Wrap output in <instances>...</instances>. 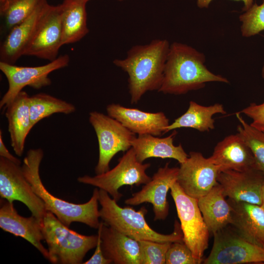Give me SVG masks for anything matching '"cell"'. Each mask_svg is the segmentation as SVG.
<instances>
[{
  "mask_svg": "<svg viewBox=\"0 0 264 264\" xmlns=\"http://www.w3.org/2000/svg\"><path fill=\"white\" fill-rule=\"evenodd\" d=\"M204 54L184 44L170 45L161 85L158 92L181 95L203 88L207 83H229L227 79L210 71Z\"/></svg>",
  "mask_w": 264,
  "mask_h": 264,
  "instance_id": "obj_1",
  "label": "cell"
},
{
  "mask_svg": "<svg viewBox=\"0 0 264 264\" xmlns=\"http://www.w3.org/2000/svg\"><path fill=\"white\" fill-rule=\"evenodd\" d=\"M170 44L165 39H155L146 44L131 48L123 59L113 63L129 76L131 102L137 103L147 91L160 88Z\"/></svg>",
  "mask_w": 264,
  "mask_h": 264,
  "instance_id": "obj_2",
  "label": "cell"
},
{
  "mask_svg": "<svg viewBox=\"0 0 264 264\" xmlns=\"http://www.w3.org/2000/svg\"><path fill=\"white\" fill-rule=\"evenodd\" d=\"M43 156L42 149H30L23 158L22 169L33 190L43 201L46 210L67 227L73 222H78L98 228L100 223L98 189L95 188L90 199L81 204L69 202L54 196L46 189L40 177L39 169Z\"/></svg>",
  "mask_w": 264,
  "mask_h": 264,
  "instance_id": "obj_3",
  "label": "cell"
},
{
  "mask_svg": "<svg viewBox=\"0 0 264 264\" xmlns=\"http://www.w3.org/2000/svg\"><path fill=\"white\" fill-rule=\"evenodd\" d=\"M100 218L107 225L138 241L147 240L160 242L182 241L180 225L175 221L173 232L163 234L148 225L145 216L147 210L142 207L136 211L131 207H122L106 191L99 189Z\"/></svg>",
  "mask_w": 264,
  "mask_h": 264,
  "instance_id": "obj_4",
  "label": "cell"
},
{
  "mask_svg": "<svg viewBox=\"0 0 264 264\" xmlns=\"http://www.w3.org/2000/svg\"><path fill=\"white\" fill-rule=\"evenodd\" d=\"M42 229L52 264H83L86 254L97 244L98 235H84L71 230L50 211L46 212Z\"/></svg>",
  "mask_w": 264,
  "mask_h": 264,
  "instance_id": "obj_5",
  "label": "cell"
},
{
  "mask_svg": "<svg viewBox=\"0 0 264 264\" xmlns=\"http://www.w3.org/2000/svg\"><path fill=\"white\" fill-rule=\"evenodd\" d=\"M170 189L180 222L182 241L192 251L198 264H201L208 246L210 232L199 208L198 200L187 195L177 182Z\"/></svg>",
  "mask_w": 264,
  "mask_h": 264,
  "instance_id": "obj_6",
  "label": "cell"
},
{
  "mask_svg": "<svg viewBox=\"0 0 264 264\" xmlns=\"http://www.w3.org/2000/svg\"><path fill=\"white\" fill-rule=\"evenodd\" d=\"M150 163L140 162L132 147L126 151L112 169L95 176L85 175L77 178L78 182L99 188L118 201L123 195L118 190L123 185L139 186L149 182L151 177L146 173Z\"/></svg>",
  "mask_w": 264,
  "mask_h": 264,
  "instance_id": "obj_7",
  "label": "cell"
},
{
  "mask_svg": "<svg viewBox=\"0 0 264 264\" xmlns=\"http://www.w3.org/2000/svg\"><path fill=\"white\" fill-rule=\"evenodd\" d=\"M89 122L98 142L99 158L95 173L99 175L110 170V161L116 154L126 152L132 147L135 136L118 121L100 112H90Z\"/></svg>",
  "mask_w": 264,
  "mask_h": 264,
  "instance_id": "obj_8",
  "label": "cell"
},
{
  "mask_svg": "<svg viewBox=\"0 0 264 264\" xmlns=\"http://www.w3.org/2000/svg\"><path fill=\"white\" fill-rule=\"evenodd\" d=\"M69 61V56L65 54L47 64L38 66H21L0 62V70L8 83V89L0 101V109L5 108L26 86L39 89L50 85L51 81L49 74L68 66Z\"/></svg>",
  "mask_w": 264,
  "mask_h": 264,
  "instance_id": "obj_9",
  "label": "cell"
},
{
  "mask_svg": "<svg viewBox=\"0 0 264 264\" xmlns=\"http://www.w3.org/2000/svg\"><path fill=\"white\" fill-rule=\"evenodd\" d=\"M213 235L212 250L203 264L264 263V248L241 237L230 225Z\"/></svg>",
  "mask_w": 264,
  "mask_h": 264,
  "instance_id": "obj_10",
  "label": "cell"
},
{
  "mask_svg": "<svg viewBox=\"0 0 264 264\" xmlns=\"http://www.w3.org/2000/svg\"><path fill=\"white\" fill-rule=\"evenodd\" d=\"M0 196L22 202L42 223L47 211L43 201L25 178L21 165L0 156Z\"/></svg>",
  "mask_w": 264,
  "mask_h": 264,
  "instance_id": "obj_11",
  "label": "cell"
},
{
  "mask_svg": "<svg viewBox=\"0 0 264 264\" xmlns=\"http://www.w3.org/2000/svg\"><path fill=\"white\" fill-rule=\"evenodd\" d=\"M62 44L60 4L49 5L41 17L23 55L55 60Z\"/></svg>",
  "mask_w": 264,
  "mask_h": 264,
  "instance_id": "obj_12",
  "label": "cell"
},
{
  "mask_svg": "<svg viewBox=\"0 0 264 264\" xmlns=\"http://www.w3.org/2000/svg\"><path fill=\"white\" fill-rule=\"evenodd\" d=\"M218 167L201 153L190 152L180 164L176 182L188 196L198 199L218 183Z\"/></svg>",
  "mask_w": 264,
  "mask_h": 264,
  "instance_id": "obj_13",
  "label": "cell"
},
{
  "mask_svg": "<svg viewBox=\"0 0 264 264\" xmlns=\"http://www.w3.org/2000/svg\"><path fill=\"white\" fill-rule=\"evenodd\" d=\"M169 165L168 162L164 167L159 168L151 180L144 184L139 191L132 194L131 198L126 199L125 203L132 205L151 203L154 220H165L169 209L167 193L176 182L178 173V167H170Z\"/></svg>",
  "mask_w": 264,
  "mask_h": 264,
  "instance_id": "obj_14",
  "label": "cell"
},
{
  "mask_svg": "<svg viewBox=\"0 0 264 264\" xmlns=\"http://www.w3.org/2000/svg\"><path fill=\"white\" fill-rule=\"evenodd\" d=\"M217 181L225 197L236 201L261 205L264 173L259 169L243 171H220Z\"/></svg>",
  "mask_w": 264,
  "mask_h": 264,
  "instance_id": "obj_15",
  "label": "cell"
},
{
  "mask_svg": "<svg viewBox=\"0 0 264 264\" xmlns=\"http://www.w3.org/2000/svg\"><path fill=\"white\" fill-rule=\"evenodd\" d=\"M107 114L125 127L138 135L160 136L170 124L164 112H150L136 108H127L118 104H110L106 108Z\"/></svg>",
  "mask_w": 264,
  "mask_h": 264,
  "instance_id": "obj_16",
  "label": "cell"
},
{
  "mask_svg": "<svg viewBox=\"0 0 264 264\" xmlns=\"http://www.w3.org/2000/svg\"><path fill=\"white\" fill-rule=\"evenodd\" d=\"M0 228L17 237H20L33 245L46 259L47 249L42 243L44 240L42 223L34 216L24 217L18 214L13 202L0 200Z\"/></svg>",
  "mask_w": 264,
  "mask_h": 264,
  "instance_id": "obj_17",
  "label": "cell"
},
{
  "mask_svg": "<svg viewBox=\"0 0 264 264\" xmlns=\"http://www.w3.org/2000/svg\"><path fill=\"white\" fill-rule=\"evenodd\" d=\"M209 158L218 167L219 172L258 169L250 148L238 133L227 136L220 141Z\"/></svg>",
  "mask_w": 264,
  "mask_h": 264,
  "instance_id": "obj_18",
  "label": "cell"
},
{
  "mask_svg": "<svg viewBox=\"0 0 264 264\" xmlns=\"http://www.w3.org/2000/svg\"><path fill=\"white\" fill-rule=\"evenodd\" d=\"M232 208L229 225L241 237L264 248V210L259 205L228 198Z\"/></svg>",
  "mask_w": 264,
  "mask_h": 264,
  "instance_id": "obj_19",
  "label": "cell"
},
{
  "mask_svg": "<svg viewBox=\"0 0 264 264\" xmlns=\"http://www.w3.org/2000/svg\"><path fill=\"white\" fill-rule=\"evenodd\" d=\"M49 5L46 0H43L26 20L6 34L0 44V62L14 64L23 55L41 17Z\"/></svg>",
  "mask_w": 264,
  "mask_h": 264,
  "instance_id": "obj_20",
  "label": "cell"
},
{
  "mask_svg": "<svg viewBox=\"0 0 264 264\" xmlns=\"http://www.w3.org/2000/svg\"><path fill=\"white\" fill-rule=\"evenodd\" d=\"M29 97L22 90L5 108L11 145L19 156L22 155L26 138L33 127L29 110Z\"/></svg>",
  "mask_w": 264,
  "mask_h": 264,
  "instance_id": "obj_21",
  "label": "cell"
},
{
  "mask_svg": "<svg viewBox=\"0 0 264 264\" xmlns=\"http://www.w3.org/2000/svg\"><path fill=\"white\" fill-rule=\"evenodd\" d=\"M102 249L104 256L115 264H141L139 242L104 222L101 229Z\"/></svg>",
  "mask_w": 264,
  "mask_h": 264,
  "instance_id": "obj_22",
  "label": "cell"
},
{
  "mask_svg": "<svg viewBox=\"0 0 264 264\" xmlns=\"http://www.w3.org/2000/svg\"><path fill=\"white\" fill-rule=\"evenodd\" d=\"M177 132L174 131L169 136L160 138L152 134L138 135L132 142L137 159L143 163L151 157L173 158L179 164L184 162L188 157L181 144H174V139Z\"/></svg>",
  "mask_w": 264,
  "mask_h": 264,
  "instance_id": "obj_23",
  "label": "cell"
},
{
  "mask_svg": "<svg viewBox=\"0 0 264 264\" xmlns=\"http://www.w3.org/2000/svg\"><path fill=\"white\" fill-rule=\"evenodd\" d=\"M225 198L218 182L207 194L198 199L204 220L213 234L231 223L232 208Z\"/></svg>",
  "mask_w": 264,
  "mask_h": 264,
  "instance_id": "obj_24",
  "label": "cell"
},
{
  "mask_svg": "<svg viewBox=\"0 0 264 264\" xmlns=\"http://www.w3.org/2000/svg\"><path fill=\"white\" fill-rule=\"evenodd\" d=\"M87 0H64L60 4L62 44H72L89 32L87 23Z\"/></svg>",
  "mask_w": 264,
  "mask_h": 264,
  "instance_id": "obj_25",
  "label": "cell"
},
{
  "mask_svg": "<svg viewBox=\"0 0 264 264\" xmlns=\"http://www.w3.org/2000/svg\"><path fill=\"white\" fill-rule=\"evenodd\" d=\"M218 113H226L222 104L216 103L204 106L191 101L186 111L169 124L166 128L164 133L182 128H192L200 132L209 131L215 128V120L212 117Z\"/></svg>",
  "mask_w": 264,
  "mask_h": 264,
  "instance_id": "obj_26",
  "label": "cell"
},
{
  "mask_svg": "<svg viewBox=\"0 0 264 264\" xmlns=\"http://www.w3.org/2000/svg\"><path fill=\"white\" fill-rule=\"evenodd\" d=\"M29 110L33 127L41 120L54 113L68 114L76 110L75 106L45 93L29 97Z\"/></svg>",
  "mask_w": 264,
  "mask_h": 264,
  "instance_id": "obj_27",
  "label": "cell"
},
{
  "mask_svg": "<svg viewBox=\"0 0 264 264\" xmlns=\"http://www.w3.org/2000/svg\"><path fill=\"white\" fill-rule=\"evenodd\" d=\"M43 0H5L0 2L2 28L7 34L15 26L26 20Z\"/></svg>",
  "mask_w": 264,
  "mask_h": 264,
  "instance_id": "obj_28",
  "label": "cell"
},
{
  "mask_svg": "<svg viewBox=\"0 0 264 264\" xmlns=\"http://www.w3.org/2000/svg\"><path fill=\"white\" fill-rule=\"evenodd\" d=\"M236 116L240 122L238 133L250 148L258 169L264 173V130H259L251 126L240 112L236 113Z\"/></svg>",
  "mask_w": 264,
  "mask_h": 264,
  "instance_id": "obj_29",
  "label": "cell"
},
{
  "mask_svg": "<svg viewBox=\"0 0 264 264\" xmlns=\"http://www.w3.org/2000/svg\"><path fill=\"white\" fill-rule=\"evenodd\" d=\"M242 37H251L264 31V0L258 5L254 2L247 10L239 16Z\"/></svg>",
  "mask_w": 264,
  "mask_h": 264,
  "instance_id": "obj_30",
  "label": "cell"
},
{
  "mask_svg": "<svg viewBox=\"0 0 264 264\" xmlns=\"http://www.w3.org/2000/svg\"><path fill=\"white\" fill-rule=\"evenodd\" d=\"M141 264H165L167 252L172 242H160L147 240L138 241Z\"/></svg>",
  "mask_w": 264,
  "mask_h": 264,
  "instance_id": "obj_31",
  "label": "cell"
},
{
  "mask_svg": "<svg viewBox=\"0 0 264 264\" xmlns=\"http://www.w3.org/2000/svg\"><path fill=\"white\" fill-rule=\"evenodd\" d=\"M166 264H198L189 249L183 241L172 242L167 252Z\"/></svg>",
  "mask_w": 264,
  "mask_h": 264,
  "instance_id": "obj_32",
  "label": "cell"
},
{
  "mask_svg": "<svg viewBox=\"0 0 264 264\" xmlns=\"http://www.w3.org/2000/svg\"><path fill=\"white\" fill-rule=\"evenodd\" d=\"M240 113H243L252 120L251 126L257 130H264V103L250 104Z\"/></svg>",
  "mask_w": 264,
  "mask_h": 264,
  "instance_id": "obj_33",
  "label": "cell"
},
{
  "mask_svg": "<svg viewBox=\"0 0 264 264\" xmlns=\"http://www.w3.org/2000/svg\"><path fill=\"white\" fill-rule=\"evenodd\" d=\"M103 224V221L100 222L98 228V240L96 249L93 255L89 260L83 263L84 264H110L112 263L110 260L104 256L102 249L101 229Z\"/></svg>",
  "mask_w": 264,
  "mask_h": 264,
  "instance_id": "obj_34",
  "label": "cell"
},
{
  "mask_svg": "<svg viewBox=\"0 0 264 264\" xmlns=\"http://www.w3.org/2000/svg\"><path fill=\"white\" fill-rule=\"evenodd\" d=\"M0 156L9 160L17 164H21V160L12 154L5 145L3 140L2 132L1 130L0 131Z\"/></svg>",
  "mask_w": 264,
  "mask_h": 264,
  "instance_id": "obj_35",
  "label": "cell"
},
{
  "mask_svg": "<svg viewBox=\"0 0 264 264\" xmlns=\"http://www.w3.org/2000/svg\"><path fill=\"white\" fill-rule=\"evenodd\" d=\"M213 0H196L197 5L200 8H207ZM243 2L242 12L247 10L254 3L255 0H233Z\"/></svg>",
  "mask_w": 264,
  "mask_h": 264,
  "instance_id": "obj_36",
  "label": "cell"
},
{
  "mask_svg": "<svg viewBox=\"0 0 264 264\" xmlns=\"http://www.w3.org/2000/svg\"><path fill=\"white\" fill-rule=\"evenodd\" d=\"M261 206L264 210V181L262 189V204Z\"/></svg>",
  "mask_w": 264,
  "mask_h": 264,
  "instance_id": "obj_37",
  "label": "cell"
},
{
  "mask_svg": "<svg viewBox=\"0 0 264 264\" xmlns=\"http://www.w3.org/2000/svg\"><path fill=\"white\" fill-rule=\"evenodd\" d=\"M261 75L262 78L264 79V64L262 68Z\"/></svg>",
  "mask_w": 264,
  "mask_h": 264,
  "instance_id": "obj_38",
  "label": "cell"
},
{
  "mask_svg": "<svg viewBox=\"0 0 264 264\" xmlns=\"http://www.w3.org/2000/svg\"><path fill=\"white\" fill-rule=\"evenodd\" d=\"M117 1H124L125 0H116Z\"/></svg>",
  "mask_w": 264,
  "mask_h": 264,
  "instance_id": "obj_39",
  "label": "cell"
},
{
  "mask_svg": "<svg viewBox=\"0 0 264 264\" xmlns=\"http://www.w3.org/2000/svg\"><path fill=\"white\" fill-rule=\"evenodd\" d=\"M5 0H0V2L3 1Z\"/></svg>",
  "mask_w": 264,
  "mask_h": 264,
  "instance_id": "obj_40",
  "label": "cell"
},
{
  "mask_svg": "<svg viewBox=\"0 0 264 264\" xmlns=\"http://www.w3.org/2000/svg\"><path fill=\"white\" fill-rule=\"evenodd\" d=\"M87 0L88 1H89V0Z\"/></svg>",
  "mask_w": 264,
  "mask_h": 264,
  "instance_id": "obj_41",
  "label": "cell"
}]
</instances>
